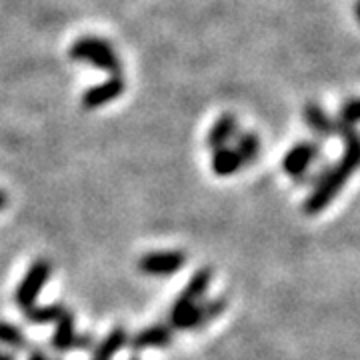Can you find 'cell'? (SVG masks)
Returning a JSON list of instances; mask_svg holds the SVG:
<instances>
[{"mask_svg": "<svg viewBox=\"0 0 360 360\" xmlns=\"http://www.w3.org/2000/svg\"><path fill=\"white\" fill-rule=\"evenodd\" d=\"M354 14H356V20L360 22V0H356V4H354Z\"/></svg>", "mask_w": 360, "mask_h": 360, "instance_id": "603a6c76", "label": "cell"}, {"mask_svg": "<svg viewBox=\"0 0 360 360\" xmlns=\"http://www.w3.org/2000/svg\"><path fill=\"white\" fill-rule=\"evenodd\" d=\"M210 167H212V172L217 176H232V174H236L245 165H243L240 156H238V153L234 148L222 146V148L212 150Z\"/></svg>", "mask_w": 360, "mask_h": 360, "instance_id": "5bb4252c", "label": "cell"}, {"mask_svg": "<svg viewBox=\"0 0 360 360\" xmlns=\"http://www.w3.org/2000/svg\"><path fill=\"white\" fill-rule=\"evenodd\" d=\"M186 264V255L180 250L146 252L139 260V270L148 276H172Z\"/></svg>", "mask_w": 360, "mask_h": 360, "instance_id": "8992f818", "label": "cell"}, {"mask_svg": "<svg viewBox=\"0 0 360 360\" xmlns=\"http://www.w3.org/2000/svg\"><path fill=\"white\" fill-rule=\"evenodd\" d=\"M322 146L316 141H304L295 144L283 158L284 172L295 179V182L302 184V180L307 179L310 172V167H314V162L321 158Z\"/></svg>", "mask_w": 360, "mask_h": 360, "instance_id": "5b68a950", "label": "cell"}, {"mask_svg": "<svg viewBox=\"0 0 360 360\" xmlns=\"http://www.w3.org/2000/svg\"><path fill=\"white\" fill-rule=\"evenodd\" d=\"M234 139H236L234 150L238 153L243 165H252V162H257L258 155H260V141H258L257 134H255V132H240V134H236Z\"/></svg>", "mask_w": 360, "mask_h": 360, "instance_id": "9a60e30c", "label": "cell"}, {"mask_svg": "<svg viewBox=\"0 0 360 360\" xmlns=\"http://www.w3.org/2000/svg\"><path fill=\"white\" fill-rule=\"evenodd\" d=\"M238 134V122H236V116L232 115H222L212 124V129L208 130V136H206V144L217 150V148H222L226 146L229 142Z\"/></svg>", "mask_w": 360, "mask_h": 360, "instance_id": "7c38bea8", "label": "cell"}, {"mask_svg": "<svg viewBox=\"0 0 360 360\" xmlns=\"http://www.w3.org/2000/svg\"><path fill=\"white\" fill-rule=\"evenodd\" d=\"M210 281H212V269H208V266L196 270L191 276V281L182 288V292L174 300L170 314H168V324L172 326V330H180V324L184 322V319L198 307V302L205 300Z\"/></svg>", "mask_w": 360, "mask_h": 360, "instance_id": "3957f363", "label": "cell"}, {"mask_svg": "<svg viewBox=\"0 0 360 360\" xmlns=\"http://www.w3.org/2000/svg\"><path fill=\"white\" fill-rule=\"evenodd\" d=\"M70 58L77 63L96 66L101 70L110 72L112 77H122V63L118 60L115 49L98 37H82L70 46Z\"/></svg>", "mask_w": 360, "mask_h": 360, "instance_id": "7a4b0ae2", "label": "cell"}, {"mask_svg": "<svg viewBox=\"0 0 360 360\" xmlns=\"http://www.w3.org/2000/svg\"><path fill=\"white\" fill-rule=\"evenodd\" d=\"M51 272L52 264L49 258H37L30 264V269L26 270L22 281L18 283L16 290H14V302L18 309L26 310L37 304V298H39L40 290L49 283Z\"/></svg>", "mask_w": 360, "mask_h": 360, "instance_id": "277c9868", "label": "cell"}, {"mask_svg": "<svg viewBox=\"0 0 360 360\" xmlns=\"http://www.w3.org/2000/svg\"><path fill=\"white\" fill-rule=\"evenodd\" d=\"M130 360H139V359H130Z\"/></svg>", "mask_w": 360, "mask_h": 360, "instance_id": "cb8c5ba5", "label": "cell"}, {"mask_svg": "<svg viewBox=\"0 0 360 360\" xmlns=\"http://www.w3.org/2000/svg\"><path fill=\"white\" fill-rule=\"evenodd\" d=\"M63 304H44V307H30V309L22 310V316L30 324H49V322H56L63 312H65Z\"/></svg>", "mask_w": 360, "mask_h": 360, "instance_id": "e0dca14e", "label": "cell"}, {"mask_svg": "<svg viewBox=\"0 0 360 360\" xmlns=\"http://www.w3.org/2000/svg\"><path fill=\"white\" fill-rule=\"evenodd\" d=\"M129 340V333L124 326H115L106 338H103L96 347L92 348V359L90 360H112L116 356V352L122 347H127Z\"/></svg>", "mask_w": 360, "mask_h": 360, "instance_id": "4fadbf2b", "label": "cell"}, {"mask_svg": "<svg viewBox=\"0 0 360 360\" xmlns=\"http://www.w3.org/2000/svg\"><path fill=\"white\" fill-rule=\"evenodd\" d=\"M226 309V298L224 296H217V298H208L198 302V307L184 319L180 324V330H200L205 328L208 322L219 319L220 314Z\"/></svg>", "mask_w": 360, "mask_h": 360, "instance_id": "9c48e42d", "label": "cell"}, {"mask_svg": "<svg viewBox=\"0 0 360 360\" xmlns=\"http://www.w3.org/2000/svg\"><path fill=\"white\" fill-rule=\"evenodd\" d=\"M96 347V340L94 336L89 335V333H80L75 338V345H72V350H92Z\"/></svg>", "mask_w": 360, "mask_h": 360, "instance_id": "d6986e66", "label": "cell"}, {"mask_svg": "<svg viewBox=\"0 0 360 360\" xmlns=\"http://www.w3.org/2000/svg\"><path fill=\"white\" fill-rule=\"evenodd\" d=\"M0 345L14 350H30V342L26 335L13 322L0 321Z\"/></svg>", "mask_w": 360, "mask_h": 360, "instance_id": "2e32d148", "label": "cell"}, {"mask_svg": "<svg viewBox=\"0 0 360 360\" xmlns=\"http://www.w3.org/2000/svg\"><path fill=\"white\" fill-rule=\"evenodd\" d=\"M304 122H307V127H309L314 134H319L322 139L333 136V134H338V127H340L338 118H330V116L322 110L319 104L314 103H310L304 106Z\"/></svg>", "mask_w": 360, "mask_h": 360, "instance_id": "8fae6325", "label": "cell"}, {"mask_svg": "<svg viewBox=\"0 0 360 360\" xmlns=\"http://www.w3.org/2000/svg\"><path fill=\"white\" fill-rule=\"evenodd\" d=\"M338 134L345 141V153L336 165L322 168L321 176L314 182V191L304 200L307 214H319L324 210L335 200L336 194L345 188V184L356 172V168H360V132L352 124L340 122Z\"/></svg>", "mask_w": 360, "mask_h": 360, "instance_id": "6da1fadb", "label": "cell"}, {"mask_svg": "<svg viewBox=\"0 0 360 360\" xmlns=\"http://www.w3.org/2000/svg\"><path fill=\"white\" fill-rule=\"evenodd\" d=\"M28 360H51L49 359V354L39 347H32L30 348V354H28Z\"/></svg>", "mask_w": 360, "mask_h": 360, "instance_id": "ffe728a7", "label": "cell"}, {"mask_svg": "<svg viewBox=\"0 0 360 360\" xmlns=\"http://www.w3.org/2000/svg\"><path fill=\"white\" fill-rule=\"evenodd\" d=\"M6 202H8V198H6V194H4V193H2V191H0V210H2L4 206H6Z\"/></svg>", "mask_w": 360, "mask_h": 360, "instance_id": "44dd1931", "label": "cell"}, {"mask_svg": "<svg viewBox=\"0 0 360 360\" xmlns=\"http://www.w3.org/2000/svg\"><path fill=\"white\" fill-rule=\"evenodd\" d=\"M0 360H16V356L8 354V352H0Z\"/></svg>", "mask_w": 360, "mask_h": 360, "instance_id": "7402d4cb", "label": "cell"}, {"mask_svg": "<svg viewBox=\"0 0 360 360\" xmlns=\"http://www.w3.org/2000/svg\"><path fill=\"white\" fill-rule=\"evenodd\" d=\"M338 120L345 124H359L360 122V98H350L342 104L340 112H338Z\"/></svg>", "mask_w": 360, "mask_h": 360, "instance_id": "ac0fdd59", "label": "cell"}, {"mask_svg": "<svg viewBox=\"0 0 360 360\" xmlns=\"http://www.w3.org/2000/svg\"><path fill=\"white\" fill-rule=\"evenodd\" d=\"M54 333L51 338V347L56 352H68L72 350L75 345V338H77V321H75V314L70 310H65L63 316L54 322Z\"/></svg>", "mask_w": 360, "mask_h": 360, "instance_id": "30bf717a", "label": "cell"}, {"mask_svg": "<svg viewBox=\"0 0 360 360\" xmlns=\"http://www.w3.org/2000/svg\"><path fill=\"white\" fill-rule=\"evenodd\" d=\"M124 92V80L122 77H110L101 84L89 89L82 94V108L84 110H96L101 106H106L108 103L116 101Z\"/></svg>", "mask_w": 360, "mask_h": 360, "instance_id": "ba28073f", "label": "cell"}, {"mask_svg": "<svg viewBox=\"0 0 360 360\" xmlns=\"http://www.w3.org/2000/svg\"><path fill=\"white\" fill-rule=\"evenodd\" d=\"M174 340V330L170 324H153L139 330L136 335H132L127 340L130 350L141 352V350H148V348H167L170 342Z\"/></svg>", "mask_w": 360, "mask_h": 360, "instance_id": "52a82bcc", "label": "cell"}]
</instances>
